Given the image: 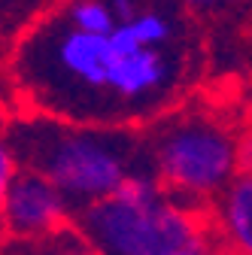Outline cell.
I'll list each match as a JSON object with an SVG mask.
<instances>
[{"mask_svg": "<svg viewBox=\"0 0 252 255\" xmlns=\"http://www.w3.org/2000/svg\"><path fill=\"white\" fill-rule=\"evenodd\" d=\"M58 12L64 21H70L79 30H88V34H110L116 27L107 0H64Z\"/></svg>", "mask_w": 252, "mask_h": 255, "instance_id": "obj_7", "label": "cell"}, {"mask_svg": "<svg viewBox=\"0 0 252 255\" xmlns=\"http://www.w3.org/2000/svg\"><path fill=\"white\" fill-rule=\"evenodd\" d=\"M18 170H21L18 158H15V152H12V146H9V140L3 134V125H0V204H3L6 188H9V182H12V176Z\"/></svg>", "mask_w": 252, "mask_h": 255, "instance_id": "obj_9", "label": "cell"}, {"mask_svg": "<svg viewBox=\"0 0 252 255\" xmlns=\"http://www.w3.org/2000/svg\"><path fill=\"white\" fill-rule=\"evenodd\" d=\"M6 255H101V252L70 225L67 231L37 240V243H9Z\"/></svg>", "mask_w": 252, "mask_h": 255, "instance_id": "obj_8", "label": "cell"}, {"mask_svg": "<svg viewBox=\"0 0 252 255\" xmlns=\"http://www.w3.org/2000/svg\"><path fill=\"white\" fill-rule=\"evenodd\" d=\"M18 167L46 176L73 216L110 198L134 170L146 167L137 128H104L24 113L3 122Z\"/></svg>", "mask_w": 252, "mask_h": 255, "instance_id": "obj_2", "label": "cell"}, {"mask_svg": "<svg viewBox=\"0 0 252 255\" xmlns=\"http://www.w3.org/2000/svg\"><path fill=\"white\" fill-rule=\"evenodd\" d=\"M12 85L27 113L76 125L146 128L176 107L198 73L195 43L143 49L116 24L88 34L52 15L15 43Z\"/></svg>", "mask_w": 252, "mask_h": 255, "instance_id": "obj_1", "label": "cell"}, {"mask_svg": "<svg viewBox=\"0 0 252 255\" xmlns=\"http://www.w3.org/2000/svg\"><path fill=\"white\" fill-rule=\"evenodd\" d=\"M210 225L225 255H252V173H237L210 204Z\"/></svg>", "mask_w": 252, "mask_h": 255, "instance_id": "obj_6", "label": "cell"}, {"mask_svg": "<svg viewBox=\"0 0 252 255\" xmlns=\"http://www.w3.org/2000/svg\"><path fill=\"white\" fill-rule=\"evenodd\" d=\"M73 231L101 255H170L213 240L210 210L167 195L149 167L134 170L110 198L79 210Z\"/></svg>", "mask_w": 252, "mask_h": 255, "instance_id": "obj_3", "label": "cell"}, {"mask_svg": "<svg viewBox=\"0 0 252 255\" xmlns=\"http://www.w3.org/2000/svg\"><path fill=\"white\" fill-rule=\"evenodd\" d=\"M73 225V210L61 191L34 170H18L0 204V240L37 243Z\"/></svg>", "mask_w": 252, "mask_h": 255, "instance_id": "obj_5", "label": "cell"}, {"mask_svg": "<svg viewBox=\"0 0 252 255\" xmlns=\"http://www.w3.org/2000/svg\"><path fill=\"white\" fill-rule=\"evenodd\" d=\"M237 170L252 173V128L237 134Z\"/></svg>", "mask_w": 252, "mask_h": 255, "instance_id": "obj_11", "label": "cell"}, {"mask_svg": "<svg viewBox=\"0 0 252 255\" xmlns=\"http://www.w3.org/2000/svg\"><path fill=\"white\" fill-rule=\"evenodd\" d=\"M170 255H225V252L216 246V240H210V243H198V246H188V249L170 252Z\"/></svg>", "mask_w": 252, "mask_h": 255, "instance_id": "obj_12", "label": "cell"}, {"mask_svg": "<svg viewBox=\"0 0 252 255\" xmlns=\"http://www.w3.org/2000/svg\"><path fill=\"white\" fill-rule=\"evenodd\" d=\"M176 3L188 15H219V12H228L231 6H237L240 0H176Z\"/></svg>", "mask_w": 252, "mask_h": 255, "instance_id": "obj_10", "label": "cell"}, {"mask_svg": "<svg viewBox=\"0 0 252 255\" xmlns=\"http://www.w3.org/2000/svg\"><path fill=\"white\" fill-rule=\"evenodd\" d=\"M143 155L167 195L210 210L237 170V134L210 113H164L140 128Z\"/></svg>", "mask_w": 252, "mask_h": 255, "instance_id": "obj_4", "label": "cell"}]
</instances>
